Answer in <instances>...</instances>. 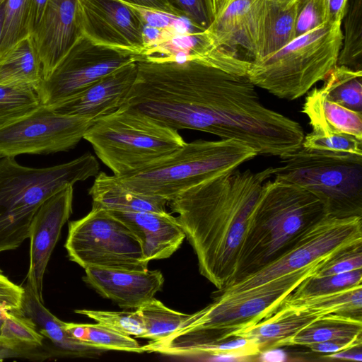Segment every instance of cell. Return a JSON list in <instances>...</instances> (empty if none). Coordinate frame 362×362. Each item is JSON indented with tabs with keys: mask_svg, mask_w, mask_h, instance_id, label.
Returning a JSON list of instances; mask_svg holds the SVG:
<instances>
[{
	"mask_svg": "<svg viewBox=\"0 0 362 362\" xmlns=\"http://www.w3.org/2000/svg\"><path fill=\"white\" fill-rule=\"evenodd\" d=\"M109 211L136 235L147 263L168 258L186 238L176 217L167 211Z\"/></svg>",
	"mask_w": 362,
	"mask_h": 362,
	"instance_id": "d6986e66",
	"label": "cell"
},
{
	"mask_svg": "<svg viewBox=\"0 0 362 362\" xmlns=\"http://www.w3.org/2000/svg\"><path fill=\"white\" fill-rule=\"evenodd\" d=\"M274 168L221 174L168 202L198 260L200 274L222 290L233 280L263 184Z\"/></svg>",
	"mask_w": 362,
	"mask_h": 362,
	"instance_id": "6da1fadb",
	"label": "cell"
},
{
	"mask_svg": "<svg viewBox=\"0 0 362 362\" xmlns=\"http://www.w3.org/2000/svg\"><path fill=\"white\" fill-rule=\"evenodd\" d=\"M83 139L117 177L163 160L186 142L177 130L124 107L95 121Z\"/></svg>",
	"mask_w": 362,
	"mask_h": 362,
	"instance_id": "5b68a950",
	"label": "cell"
},
{
	"mask_svg": "<svg viewBox=\"0 0 362 362\" xmlns=\"http://www.w3.org/2000/svg\"><path fill=\"white\" fill-rule=\"evenodd\" d=\"M349 0H328V21L329 24H341Z\"/></svg>",
	"mask_w": 362,
	"mask_h": 362,
	"instance_id": "ee69618b",
	"label": "cell"
},
{
	"mask_svg": "<svg viewBox=\"0 0 362 362\" xmlns=\"http://www.w3.org/2000/svg\"><path fill=\"white\" fill-rule=\"evenodd\" d=\"M78 25L92 41L146 56L147 20L142 9L119 0H78Z\"/></svg>",
	"mask_w": 362,
	"mask_h": 362,
	"instance_id": "4fadbf2b",
	"label": "cell"
},
{
	"mask_svg": "<svg viewBox=\"0 0 362 362\" xmlns=\"http://www.w3.org/2000/svg\"><path fill=\"white\" fill-rule=\"evenodd\" d=\"M2 158V156L0 155V159Z\"/></svg>",
	"mask_w": 362,
	"mask_h": 362,
	"instance_id": "db71d44e",
	"label": "cell"
},
{
	"mask_svg": "<svg viewBox=\"0 0 362 362\" xmlns=\"http://www.w3.org/2000/svg\"><path fill=\"white\" fill-rule=\"evenodd\" d=\"M42 79L41 61L31 35L0 54V83L29 86L36 92Z\"/></svg>",
	"mask_w": 362,
	"mask_h": 362,
	"instance_id": "cb8c5ba5",
	"label": "cell"
},
{
	"mask_svg": "<svg viewBox=\"0 0 362 362\" xmlns=\"http://www.w3.org/2000/svg\"><path fill=\"white\" fill-rule=\"evenodd\" d=\"M5 2L0 5V40L1 37L4 20V11H5Z\"/></svg>",
	"mask_w": 362,
	"mask_h": 362,
	"instance_id": "681fc988",
	"label": "cell"
},
{
	"mask_svg": "<svg viewBox=\"0 0 362 362\" xmlns=\"http://www.w3.org/2000/svg\"><path fill=\"white\" fill-rule=\"evenodd\" d=\"M341 24L326 23L277 52L252 62L247 76L256 86L289 100L306 94L337 65Z\"/></svg>",
	"mask_w": 362,
	"mask_h": 362,
	"instance_id": "8992f818",
	"label": "cell"
},
{
	"mask_svg": "<svg viewBox=\"0 0 362 362\" xmlns=\"http://www.w3.org/2000/svg\"><path fill=\"white\" fill-rule=\"evenodd\" d=\"M137 71V62L129 63L72 98L50 107L59 114L96 121L124 105Z\"/></svg>",
	"mask_w": 362,
	"mask_h": 362,
	"instance_id": "2e32d148",
	"label": "cell"
},
{
	"mask_svg": "<svg viewBox=\"0 0 362 362\" xmlns=\"http://www.w3.org/2000/svg\"><path fill=\"white\" fill-rule=\"evenodd\" d=\"M21 305L23 315L30 318L39 332L57 348V355L73 358H95L107 351L95 348L73 337L65 327V322L54 315L37 297L27 282Z\"/></svg>",
	"mask_w": 362,
	"mask_h": 362,
	"instance_id": "ffe728a7",
	"label": "cell"
},
{
	"mask_svg": "<svg viewBox=\"0 0 362 362\" xmlns=\"http://www.w3.org/2000/svg\"><path fill=\"white\" fill-rule=\"evenodd\" d=\"M265 0H233L206 30L211 40L251 63L259 59Z\"/></svg>",
	"mask_w": 362,
	"mask_h": 362,
	"instance_id": "9a60e30c",
	"label": "cell"
},
{
	"mask_svg": "<svg viewBox=\"0 0 362 362\" xmlns=\"http://www.w3.org/2000/svg\"><path fill=\"white\" fill-rule=\"evenodd\" d=\"M140 314L145 328L141 338L160 340L175 331L189 315L172 310L153 298L136 309Z\"/></svg>",
	"mask_w": 362,
	"mask_h": 362,
	"instance_id": "f546056e",
	"label": "cell"
},
{
	"mask_svg": "<svg viewBox=\"0 0 362 362\" xmlns=\"http://www.w3.org/2000/svg\"><path fill=\"white\" fill-rule=\"evenodd\" d=\"M44 336L29 317L21 313L8 312L0 325V345L21 352L25 358L46 357L38 351Z\"/></svg>",
	"mask_w": 362,
	"mask_h": 362,
	"instance_id": "83f0119b",
	"label": "cell"
},
{
	"mask_svg": "<svg viewBox=\"0 0 362 362\" xmlns=\"http://www.w3.org/2000/svg\"><path fill=\"white\" fill-rule=\"evenodd\" d=\"M6 0H0V5L5 2Z\"/></svg>",
	"mask_w": 362,
	"mask_h": 362,
	"instance_id": "f5cc1de1",
	"label": "cell"
},
{
	"mask_svg": "<svg viewBox=\"0 0 362 362\" xmlns=\"http://www.w3.org/2000/svg\"><path fill=\"white\" fill-rule=\"evenodd\" d=\"M302 112L308 117L315 132L344 133L362 140V112L331 100L320 87L311 88L307 93Z\"/></svg>",
	"mask_w": 362,
	"mask_h": 362,
	"instance_id": "44dd1931",
	"label": "cell"
},
{
	"mask_svg": "<svg viewBox=\"0 0 362 362\" xmlns=\"http://www.w3.org/2000/svg\"><path fill=\"white\" fill-rule=\"evenodd\" d=\"M323 81L320 88L329 99L362 112V70L337 65Z\"/></svg>",
	"mask_w": 362,
	"mask_h": 362,
	"instance_id": "f1b7e54d",
	"label": "cell"
},
{
	"mask_svg": "<svg viewBox=\"0 0 362 362\" xmlns=\"http://www.w3.org/2000/svg\"><path fill=\"white\" fill-rule=\"evenodd\" d=\"M296 23V37L328 21V0H301Z\"/></svg>",
	"mask_w": 362,
	"mask_h": 362,
	"instance_id": "f35d334b",
	"label": "cell"
},
{
	"mask_svg": "<svg viewBox=\"0 0 362 362\" xmlns=\"http://www.w3.org/2000/svg\"><path fill=\"white\" fill-rule=\"evenodd\" d=\"M323 358L329 360H346L361 362L362 361L361 346L326 354L323 356Z\"/></svg>",
	"mask_w": 362,
	"mask_h": 362,
	"instance_id": "bcb514c9",
	"label": "cell"
},
{
	"mask_svg": "<svg viewBox=\"0 0 362 362\" xmlns=\"http://www.w3.org/2000/svg\"><path fill=\"white\" fill-rule=\"evenodd\" d=\"M362 337L351 340L327 341L309 345L308 347L315 353L329 354L354 347L361 346Z\"/></svg>",
	"mask_w": 362,
	"mask_h": 362,
	"instance_id": "b9f144b4",
	"label": "cell"
},
{
	"mask_svg": "<svg viewBox=\"0 0 362 362\" xmlns=\"http://www.w3.org/2000/svg\"><path fill=\"white\" fill-rule=\"evenodd\" d=\"M4 5L0 54L18 41L30 35L28 32L29 0H6Z\"/></svg>",
	"mask_w": 362,
	"mask_h": 362,
	"instance_id": "d590c367",
	"label": "cell"
},
{
	"mask_svg": "<svg viewBox=\"0 0 362 362\" xmlns=\"http://www.w3.org/2000/svg\"><path fill=\"white\" fill-rule=\"evenodd\" d=\"M337 65L362 70V0L348 3Z\"/></svg>",
	"mask_w": 362,
	"mask_h": 362,
	"instance_id": "4dcf8cb0",
	"label": "cell"
},
{
	"mask_svg": "<svg viewBox=\"0 0 362 362\" xmlns=\"http://www.w3.org/2000/svg\"><path fill=\"white\" fill-rule=\"evenodd\" d=\"M283 305L322 315L336 314L361 319L362 285L324 294L298 298L288 296Z\"/></svg>",
	"mask_w": 362,
	"mask_h": 362,
	"instance_id": "4316f807",
	"label": "cell"
},
{
	"mask_svg": "<svg viewBox=\"0 0 362 362\" xmlns=\"http://www.w3.org/2000/svg\"><path fill=\"white\" fill-rule=\"evenodd\" d=\"M274 168L275 179L308 190L325 206L329 215L362 214V156L331 155L302 147Z\"/></svg>",
	"mask_w": 362,
	"mask_h": 362,
	"instance_id": "ba28073f",
	"label": "cell"
},
{
	"mask_svg": "<svg viewBox=\"0 0 362 362\" xmlns=\"http://www.w3.org/2000/svg\"><path fill=\"white\" fill-rule=\"evenodd\" d=\"M362 243L361 216L338 217L326 215L305 230L283 254L256 272L219 291L233 293L257 287L317 259L333 256Z\"/></svg>",
	"mask_w": 362,
	"mask_h": 362,
	"instance_id": "30bf717a",
	"label": "cell"
},
{
	"mask_svg": "<svg viewBox=\"0 0 362 362\" xmlns=\"http://www.w3.org/2000/svg\"><path fill=\"white\" fill-rule=\"evenodd\" d=\"M287 354L279 347H272L261 351L255 361L262 362H284L288 361Z\"/></svg>",
	"mask_w": 362,
	"mask_h": 362,
	"instance_id": "f6af8a7d",
	"label": "cell"
},
{
	"mask_svg": "<svg viewBox=\"0 0 362 362\" xmlns=\"http://www.w3.org/2000/svg\"><path fill=\"white\" fill-rule=\"evenodd\" d=\"M362 320L349 316L329 314L278 343L283 346H304L334 340H351L362 337Z\"/></svg>",
	"mask_w": 362,
	"mask_h": 362,
	"instance_id": "484cf974",
	"label": "cell"
},
{
	"mask_svg": "<svg viewBox=\"0 0 362 362\" xmlns=\"http://www.w3.org/2000/svg\"><path fill=\"white\" fill-rule=\"evenodd\" d=\"M78 0H47L41 20L31 35L47 77L82 36L77 21Z\"/></svg>",
	"mask_w": 362,
	"mask_h": 362,
	"instance_id": "e0dca14e",
	"label": "cell"
},
{
	"mask_svg": "<svg viewBox=\"0 0 362 362\" xmlns=\"http://www.w3.org/2000/svg\"><path fill=\"white\" fill-rule=\"evenodd\" d=\"M298 10V2L285 4L276 0H265L261 50L257 60L277 52L296 38Z\"/></svg>",
	"mask_w": 362,
	"mask_h": 362,
	"instance_id": "d4e9b609",
	"label": "cell"
},
{
	"mask_svg": "<svg viewBox=\"0 0 362 362\" xmlns=\"http://www.w3.org/2000/svg\"><path fill=\"white\" fill-rule=\"evenodd\" d=\"M95 121L59 114L40 104L33 110L0 124V155L48 154L76 146Z\"/></svg>",
	"mask_w": 362,
	"mask_h": 362,
	"instance_id": "7c38bea8",
	"label": "cell"
},
{
	"mask_svg": "<svg viewBox=\"0 0 362 362\" xmlns=\"http://www.w3.org/2000/svg\"><path fill=\"white\" fill-rule=\"evenodd\" d=\"M174 16L185 18L196 32H204L215 19L212 0H166Z\"/></svg>",
	"mask_w": 362,
	"mask_h": 362,
	"instance_id": "74e56055",
	"label": "cell"
},
{
	"mask_svg": "<svg viewBox=\"0 0 362 362\" xmlns=\"http://www.w3.org/2000/svg\"><path fill=\"white\" fill-rule=\"evenodd\" d=\"M8 310L0 305V323L5 319Z\"/></svg>",
	"mask_w": 362,
	"mask_h": 362,
	"instance_id": "f907efd6",
	"label": "cell"
},
{
	"mask_svg": "<svg viewBox=\"0 0 362 362\" xmlns=\"http://www.w3.org/2000/svg\"><path fill=\"white\" fill-rule=\"evenodd\" d=\"M333 256L322 257L255 288L233 293H220L213 303L189 315L179 328L161 339V351L182 356L193 346L228 339L233 332L270 317L303 281L315 274Z\"/></svg>",
	"mask_w": 362,
	"mask_h": 362,
	"instance_id": "7a4b0ae2",
	"label": "cell"
},
{
	"mask_svg": "<svg viewBox=\"0 0 362 362\" xmlns=\"http://www.w3.org/2000/svg\"><path fill=\"white\" fill-rule=\"evenodd\" d=\"M95 177L88 190L92 207L118 211H166V200L134 192L115 175L100 172Z\"/></svg>",
	"mask_w": 362,
	"mask_h": 362,
	"instance_id": "603a6c76",
	"label": "cell"
},
{
	"mask_svg": "<svg viewBox=\"0 0 362 362\" xmlns=\"http://www.w3.org/2000/svg\"><path fill=\"white\" fill-rule=\"evenodd\" d=\"M83 342L105 351H118L141 354L144 346L131 336L126 335L99 323L85 324Z\"/></svg>",
	"mask_w": 362,
	"mask_h": 362,
	"instance_id": "e575fe53",
	"label": "cell"
},
{
	"mask_svg": "<svg viewBox=\"0 0 362 362\" xmlns=\"http://www.w3.org/2000/svg\"><path fill=\"white\" fill-rule=\"evenodd\" d=\"M327 214L324 204L305 188L275 178L266 181L230 284L275 260Z\"/></svg>",
	"mask_w": 362,
	"mask_h": 362,
	"instance_id": "3957f363",
	"label": "cell"
},
{
	"mask_svg": "<svg viewBox=\"0 0 362 362\" xmlns=\"http://www.w3.org/2000/svg\"><path fill=\"white\" fill-rule=\"evenodd\" d=\"M64 246L70 260L84 269H148L136 235L103 209L92 207L84 217L69 222Z\"/></svg>",
	"mask_w": 362,
	"mask_h": 362,
	"instance_id": "9c48e42d",
	"label": "cell"
},
{
	"mask_svg": "<svg viewBox=\"0 0 362 362\" xmlns=\"http://www.w3.org/2000/svg\"><path fill=\"white\" fill-rule=\"evenodd\" d=\"M321 314L283 305L270 317L231 333L230 338L241 337L254 341L261 351L276 347L280 341L297 334L320 320Z\"/></svg>",
	"mask_w": 362,
	"mask_h": 362,
	"instance_id": "7402d4cb",
	"label": "cell"
},
{
	"mask_svg": "<svg viewBox=\"0 0 362 362\" xmlns=\"http://www.w3.org/2000/svg\"><path fill=\"white\" fill-rule=\"evenodd\" d=\"M24 288L10 281L0 273V305L9 312L22 313Z\"/></svg>",
	"mask_w": 362,
	"mask_h": 362,
	"instance_id": "60d3db41",
	"label": "cell"
},
{
	"mask_svg": "<svg viewBox=\"0 0 362 362\" xmlns=\"http://www.w3.org/2000/svg\"><path fill=\"white\" fill-rule=\"evenodd\" d=\"M25 357V356L15 350H12L0 345V361L7 358Z\"/></svg>",
	"mask_w": 362,
	"mask_h": 362,
	"instance_id": "7dc6e473",
	"label": "cell"
},
{
	"mask_svg": "<svg viewBox=\"0 0 362 362\" xmlns=\"http://www.w3.org/2000/svg\"><path fill=\"white\" fill-rule=\"evenodd\" d=\"M83 281L103 298L120 308L140 307L160 291L164 278L159 270H125L90 267Z\"/></svg>",
	"mask_w": 362,
	"mask_h": 362,
	"instance_id": "ac0fdd59",
	"label": "cell"
},
{
	"mask_svg": "<svg viewBox=\"0 0 362 362\" xmlns=\"http://www.w3.org/2000/svg\"><path fill=\"white\" fill-rule=\"evenodd\" d=\"M362 269V243L331 257L315 274L316 276L338 274Z\"/></svg>",
	"mask_w": 362,
	"mask_h": 362,
	"instance_id": "ab89813d",
	"label": "cell"
},
{
	"mask_svg": "<svg viewBox=\"0 0 362 362\" xmlns=\"http://www.w3.org/2000/svg\"><path fill=\"white\" fill-rule=\"evenodd\" d=\"M278 1L285 3V4H293L296 2H299L301 0H276Z\"/></svg>",
	"mask_w": 362,
	"mask_h": 362,
	"instance_id": "816d5d0a",
	"label": "cell"
},
{
	"mask_svg": "<svg viewBox=\"0 0 362 362\" xmlns=\"http://www.w3.org/2000/svg\"><path fill=\"white\" fill-rule=\"evenodd\" d=\"M362 283V269L325 276L315 274L303 281L288 296L298 298L337 291Z\"/></svg>",
	"mask_w": 362,
	"mask_h": 362,
	"instance_id": "836d02e7",
	"label": "cell"
},
{
	"mask_svg": "<svg viewBox=\"0 0 362 362\" xmlns=\"http://www.w3.org/2000/svg\"><path fill=\"white\" fill-rule=\"evenodd\" d=\"M233 0H212L215 16Z\"/></svg>",
	"mask_w": 362,
	"mask_h": 362,
	"instance_id": "c3c4849f",
	"label": "cell"
},
{
	"mask_svg": "<svg viewBox=\"0 0 362 362\" xmlns=\"http://www.w3.org/2000/svg\"><path fill=\"white\" fill-rule=\"evenodd\" d=\"M75 313L126 335L141 338L145 332L142 318L136 310L129 312L81 309Z\"/></svg>",
	"mask_w": 362,
	"mask_h": 362,
	"instance_id": "8d00e7d4",
	"label": "cell"
},
{
	"mask_svg": "<svg viewBox=\"0 0 362 362\" xmlns=\"http://www.w3.org/2000/svg\"><path fill=\"white\" fill-rule=\"evenodd\" d=\"M96 158L86 153L71 161L42 168L26 167L14 157L0 159V253L18 248L29 238L42 204L68 185L95 177Z\"/></svg>",
	"mask_w": 362,
	"mask_h": 362,
	"instance_id": "277c9868",
	"label": "cell"
},
{
	"mask_svg": "<svg viewBox=\"0 0 362 362\" xmlns=\"http://www.w3.org/2000/svg\"><path fill=\"white\" fill-rule=\"evenodd\" d=\"M257 153L235 139L185 142L163 160L144 170L117 177L130 190L168 202L186 189L216 175L233 171Z\"/></svg>",
	"mask_w": 362,
	"mask_h": 362,
	"instance_id": "52a82bcc",
	"label": "cell"
},
{
	"mask_svg": "<svg viewBox=\"0 0 362 362\" xmlns=\"http://www.w3.org/2000/svg\"><path fill=\"white\" fill-rule=\"evenodd\" d=\"M144 56L80 37L36 93L42 105L53 107L77 95L94 82Z\"/></svg>",
	"mask_w": 362,
	"mask_h": 362,
	"instance_id": "8fae6325",
	"label": "cell"
},
{
	"mask_svg": "<svg viewBox=\"0 0 362 362\" xmlns=\"http://www.w3.org/2000/svg\"><path fill=\"white\" fill-rule=\"evenodd\" d=\"M73 185H68L45 200L32 220L29 238L30 267L28 283L43 303V277L61 230L72 212Z\"/></svg>",
	"mask_w": 362,
	"mask_h": 362,
	"instance_id": "5bb4252c",
	"label": "cell"
},
{
	"mask_svg": "<svg viewBox=\"0 0 362 362\" xmlns=\"http://www.w3.org/2000/svg\"><path fill=\"white\" fill-rule=\"evenodd\" d=\"M40 104L32 87L0 83V124L25 115Z\"/></svg>",
	"mask_w": 362,
	"mask_h": 362,
	"instance_id": "1f68e13d",
	"label": "cell"
},
{
	"mask_svg": "<svg viewBox=\"0 0 362 362\" xmlns=\"http://www.w3.org/2000/svg\"><path fill=\"white\" fill-rule=\"evenodd\" d=\"M142 10L174 16V12L166 0H119Z\"/></svg>",
	"mask_w": 362,
	"mask_h": 362,
	"instance_id": "7bdbcfd3",
	"label": "cell"
},
{
	"mask_svg": "<svg viewBox=\"0 0 362 362\" xmlns=\"http://www.w3.org/2000/svg\"><path fill=\"white\" fill-rule=\"evenodd\" d=\"M301 147L325 154L362 156V140L339 132L320 134L312 131L304 136Z\"/></svg>",
	"mask_w": 362,
	"mask_h": 362,
	"instance_id": "d6a6232c",
	"label": "cell"
}]
</instances>
